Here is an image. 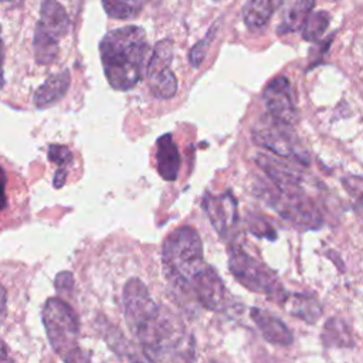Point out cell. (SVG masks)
I'll return each instance as SVG.
<instances>
[{"mask_svg": "<svg viewBox=\"0 0 363 363\" xmlns=\"http://www.w3.org/2000/svg\"><path fill=\"white\" fill-rule=\"evenodd\" d=\"M247 224H248L250 233L254 234L255 237L268 238V240H275L277 238V233H275L274 227L262 216L248 214Z\"/></svg>", "mask_w": 363, "mask_h": 363, "instance_id": "obj_23", "label": "cell"}, {"mask_svg": "<svg viewBox=\"0 0 363 363\" xmlns=\"http://www.w3.org/2000/svg\"><path fill=\"white\" fill-rule=\"evenodd\" d=\"M214 33H216V28L211 27L208 34L191 48V51H190V62H191L193 67H199L201 64V61L204 60L207 48H208L210 43H211V38H213Z\"/></svg>", "mask_w": 363, "mask_h": 363, "instance_id": "obj_25", "label": "cell"}, {"mask_svg": "<svg viewBox=\"0 0 363 363\" xmlns=\"http://www.w3.org/2000/svg\"><path fill=\"white\" fill-rule=\"evenodd\" d=\"M315 0H281L278 34H288L302 30Z\"/></svg>", "mask_w": 363, "mask_h": 363, "instance_id": "obj_14", "label": "cell"}, {"mask_svg": "<svg viewBox=\"0 0 363 363\" xmlns=\"http://www.w3.org/2000/svg\"><path fill=\"white\" fill-rule=\"evenodd\" d=\"M122 302L128 326L139 340L149 362H194V337L172 312L152 299L140 279H128L123 286Z\"/></svg>", "mask_w": 363, "mask_h": 363, "instance_id": "obj_1", "label": "cell"}, {"mask_svg": "<svg viewBox=\"0 0 363 363\" xmlns=\"http://www.w3.org/2000/svg\"><path fill=\"white\" fill-rule=\"evenodd\" d=\"M279 4L281 0H250L242 10V18L245 26L250 30H258L265 27Z\"/></svg>", "mask_w": 363, "mask_h": 363, "instance_id": "obj_20", "label": "cell"}, {"mask_svg": "<svg viewBox=\"0 0 363 363\" xmlns=\"http://www.w3.org/2000/svg\"><path fill=\"white\" fill-rule=\"evenodd\" d=\"M149 0H102L104 10L113 18H132L136 17Z\"/></svg>", "mask_w": 363, "mask_h": 363, "instance_id": "obj_21", "label": "cell"}, {"mask_svg": "<svg viewBox=\"0 0 363 363\" xmlns=\"http://www.w3.org/2000/svg\"><path fill=\"white\" fill-rule=\"evenodd\" d=\"M251 319L259 329L262 337L277 346H289L294 343V333L284 320L261 308H251Z\"/></svg>", "mask_w": 363, "mask_h": 363, "instance_id": "obj_13", "label": "cell"}, {"mask_svg": "<svg viewBox=\"0 0 363 363\" xmlns=\"http://www.w3.org/2000/svg\"><path fill=\"white\" fill-rule=\"evenodd\" d=\"M156 167L166 182L177 179L180 170V153L170 133L162 135L156 142Z\"/></svg>", "mask_w": 363, "mask_h": 363, "instance_id": "obj_16", "label": "cell"}, {"mask_svg": "<svg viewBox=\"0 0 363 363\" xmlns=\"http://www.w3.org/2000/svg\"><path fill=\"white\" fill-rule=\"evenodd\" d=\"M43 325L51 347L62 360L79 347V319L65 301L60 298L47 299L43 306Z\"/></svg>", "mask_w": 363, "mask_h": 363, "instance_id": "obj_7", "label": "cell"}, {"mask_svg": "<svg viewBox=\"0 0 363 363\" xmlns=\"http://www.w3.org/2000/svg\"><path fill=\"white\" fill-rule=\"evenodd\" d=\"M190 298L208 311H221L225 306L227 291L224 282L208 264L194 278L190 286Z\"/></svg>", "mask_w": 363, "mask_h": 363, "instance_id": "obj_12", "label": "cell"}, {"mask_svg": "<svg viewBox=\"0 0 363 363\" xmlns=\"http://www.w3.org/2000/svg\"><path fill=\"white\" fill-rule=\"evenodd\" d=\"M102 326L99 325V329L102 330V336L105 339V342L108 343V346L119 356L126 357L129 360V363H145L149 362L145 356H139L138 352L133 349V346L128 342V339L122 335V332H119L113 325H111L109 322L101 319Z\"/></svg>", "mask_w": 363, "mask_h": 363, "instance_id": "obj_19", "label": "cell"}, {"mask_svg": "<svg viewBox=\"0 0 363 363\" xmlns=\"http://www.w3.org/2000/svg\"><path fill=\"white\" fill-rule=\"evenodd\" d=\"M162 262L167 282L177 294L190 298L194 278L207 265L199 233L189 225L172 231L162 247Z\"/></svg>", "mask_w": 363, "mask_h": 363, "instance_id": "obj_4", "label": "cell"}, {"mask_svg": "<svg viewBox=\"0 0 363 363\" xmlns=\"http://www.w3.org/2000/svg\"><path fill=\"white\" fill-rule=\"evenodd\" d=\"M172 60L173 41H159L152 51L146 72L150 94L157 99H170L177 92V79L170 68Z\"/></svg>", "mask_w": 363, "mask_h": 363, "instance_id": "obj_9", "label": "cell"}, {"mask_svg": "<svg viewBox=\"0 0 363 363\" xmlns=\"http://www.w3.org/2000/svg\"><path fill=\"white\" fill-rule=\"evenodd\" d=\"M347 193L357 201L363 203V177L359 176H349L342 180Z\"/></svg>", "mask_w": 363, "mask_h": 363, "instance_id": "obj_26", "label": "cell"}, {"mask_svg": "<svg viewBox=\"0 0 363 363\" xmlns=\"http://www.w3.org/2000/svg\"><path fill=\"white\" fill-rule=\"evenodd\" d=\"M89 360H91V353L78 347L64 359V363H89Z\"/></svg>", "mask_w": 363, "mask_h": 363, "instance_id": "obj_28", "label": "cell"}, {"mask_svg": "<svg viewBox=\"0 0 363 363\" xmlns=\"http://www.w3.org/2000/svg\"><path fill=\"white\" fill-rule=\"evenodd\" d=\"M6 305H7V294L4 286L0 284V323L6 316Z\"/></svg>", "mask_w": 363, "mask_h": 363, "instance_id": "obj_30", "label": "cell"}, {"mask_svg": "<svg viewBox=\"0 0 363 363\" xmlns=\"http://www.w3.org/2000/svg\"><path fill=\"white\" fill-rule=\"evenodd\" d=\"M65 177H67V170H64V169H57V172H55V176H54V187H57V189H60V187H62L64 186V183H65Z\"/></svg>", "mask_w": 363, "mask_h": 363, "instance_id": "obj_31", "label": "cell"}, {"mask_svg": "<svg viewBox=\"0 0 363 363\" xmlns=\"http://www.w3.org/2000/svg\"><path fill=\"white\" fill-rule=\"evenodd\" d=\"M71 84L69 71L64 69L61 72L50 75L35 91L34 105L38 109L48 108L50 105L57 104L68 91Z\"/></svg>", "mask_w": 363, "mask_h": 363, "instance_id": "obj_17", "label": "cell"}, {"mask_svg": "<svg viewBox=\"0 0 363 363\" xmlns=\"http://www.w3.org/2000/svg\"><path fill=\"white\" fill-rule=\"evenodd\" d=\"M279 306L289 315L308 323H315L323 313L319 299L313 294L306 292H288Z\"/></svg>", "mask_w": 363, "mask_h": 363, "instance_id": "obj_15", "label": "cell"}, {"mask_svg": "<svg viewBox=\"0 0 363 363\" xmlns=\"http://www.w3.org/2000/svg\"><path fill=\"white\" fill-rule=\"evenodd\" d=\"M292 126L265 113L252 128V140L277 156L294 159L308 166V152L303 149Z\"/></svg>", "mask_w": 363, "mask_h": 363, "instance_id": "obj_8", "label": "cell"}, {"mask_svg": "<svg viewBox=\"0 0 363 363\" xmlns=\"http://www.w3.org/2000/svg\"><path fill=\"white\" fill-rule=\"evenodd\" d=\"M69 17L58 0H41L40 18L34 31V58L37 64H51L60 51V38L69 30Z\"/></svg>", "mask_w": 363, "mask_h": 363, "instance_id": "obj_6", "label": "cell"}, {"mask_svg": "<svg viewBox=\"0 0 363 363\" xmlns=\"http://www.w3.org/2000/svg\"><path fill=\"white\" fill-rule=\"evenodd\" d=\"M48 160L55 163L58 169L68 167L72 163V153L67 146L62 145H51L48 147Z\"/></svg>", "mask_w": 363, "mask_h": 363, "instance_id": "obj_24", "label": "cell"}, {"mask_svg": "<svg viewBox=\"0 0 363 363\" xmlns=\"http://www.w3.org/2000/svg\"><path fill=\"white\" fill-rule=\"evenodd\" d=\"M262 101L267 108V113L282 122L295 123L296 108L294 104V94L291 82L286 77L279 75L268 82L262 92Z\"/></svg>", "mask_w": 363, "mask_h": 363, "instance_id": "obj_11", "label": "cell"}, {"mask_svg": "<svg viewBox=\"0 0 363 363\" xmlns=\"http://www.w3.org/2000/svg\"><path fill=\"white\" fill-rule=\"evenodd\" d=\"M203 210L218 235L223 240L231 238L238 225V206L235 197L230 191L220 196L206 193L203 197Z\"/></svg>", "mask_w": 363, "mask_h": 363, "instance_id": "obj_10", "label": "cell"}, {"mask_svg": "<svg viewBox=\"0 0 363 363\" xmlns=\"http://www.w3.org/2000/svg\"><path fill=\"white\" fill-rule=\"evenodd\" d=\"M330 23V14L319 10L315 13H311L302 27V37L306 41H318L322 34L326 31L328 26Z\"/></svg>", "mask_w": 363, "mask_h": 363, "instance_id": "obj_22", "label": "cell"}, {"mask_svg": "<svg viewBox=\"0 0 363 363\" xmlns=\"http://www.w3.org/2000/svg\"><path fill=\"white\" fill-rule=\"evenodd\" d=\"M320 340L325 347L350 349L354 346L353 335L349 325L340 318H329L320 332Z\"/></svg>", "mask_w": 363, "mask_h": 363, "instance_id": "obj_18", "label": "cell"}, {"mask_svg": "<svg viewBox=\"0 0 363 363\" xmlns=\"http://www.w3.org/2000/svg\"><path fill=\"white\" fill-rule=\"evenodd\" d=\"M255 162L272 183V189L262 191L269 207L299 230H318L323 225L322 211L306 189L309 177L302 169L265 153H259Z\"/></svg>", "mask_w": 363, "mask_h": 363, "instance_id": "obj_2", "label": "cell"}, {"mask_svg": "<svg viewBox=\"0 0 363 363\" xmlns=\"http://www.w3.org/2000/svg\"><path fill=\"white\" fill-rule=\"evenodd\" d=\"M6 173L3 167L0 166V211L7 206V197H6Z\"/></svg>", "mask_w": 363, "mask_h": 363, "instance_id": "obj_29", "label": "cell"}, {"mask_svg": "<svg viewBox=\"0 0 363 363\" xmlns=\"http://www.w3.org/2000/svg\"><path fill=\"white\" fill-rule=\"evenodd\" d=\"M0 363H13L11 357L9 356L7 346L3 340H0Z\"/></svg>", "mask_w": 363, "mask_h": 363, "instance_id": "obj_33", "label": "cell"}, {"mask_svg": "<svg viewBox=\"0 0 363 363\" xmlns=\"http://www.w3.org/2000/svg\"><path fill=\"white\" fill-rule=\"evenodd\" d=\"M207 363H218V362H216V360H208Z\"/></svg>", "mask_w": 363, "mask_h": 363, "instance_id": "obj_35", "label": "cell"}, {"mask_svg": "<svg viewBox=\"0 0 363 363\" xmlns=\"http://www.w3.org/2000/svg\"><path fill=\"white\" fill-rule=\"evenodd\" d=\"M228 269L244 288L265 295L278 305L282 303L288 294L275 271L247 254L240 245L233 244L228 248Z\"/></svg>", "mask_w": 363, "mask_h": 363, "instance_id": "obj_5", "label": "cell"}, {"mask_svg": "<svg viewBox=\"0 0 363 363\" xmlns=\"http://www.w3.org/2000/svg\"><path fill=\"white\" fill-rule=\"evenodd\" d=\"M3 62H4V44L1 40V27H0V89L4 85V71H3Z\"/></svg>", "mask_w": 363, "mask_h": 363, "instance_id": "obj_32", "label": "cell"}, {"mask_svg": "<svg viewBox=\"0 0 363 363\" xmlns=\"http://www.w3.org/2000/svg\"><path fill=\"white\" fill-rule=\"evenodd\" d=\"M72 286H74V278L71 272L64 271L55 277V289L58 292H67L68 289L71 291Z\"/></svg>", "mask_w": 363, "mask_h": 363, "instance_id": "obj_27", "label": "cell"}, {"mask_svg": "<svg viewBox=\"0 0 363 363\" xmlns=\"http://www.w3.org/2000/svg\"><path fill=\"white\" fill-rule=\"evenodd\" d=\"M0 3H10V4H21L23 0H0Z\"/></svg>", "mask_w": 363, "mask_h": 363, "instance_id": "obj_34", "label": "cell"}, {"mask_svg": "<svg viewBox=\"0 0 363 363\" xmlns=\"http://www.w3.org/2000/svg\"><path fill=\"white\" fill-rule=\"evenodd\" d=\"M99 55L109 85L116 91H128L146 77L152 52L145 30L126 26L102 37Z\"/></svg>", "mask_w": 363, "mask_h": 363, "instance_id": "obj_3", "label": "cell"}]
</instances>
